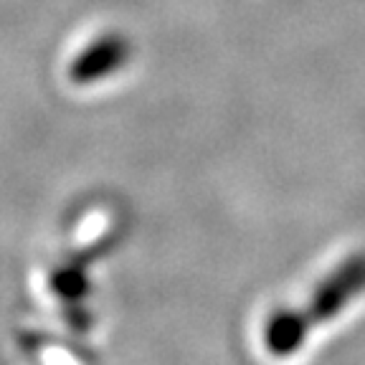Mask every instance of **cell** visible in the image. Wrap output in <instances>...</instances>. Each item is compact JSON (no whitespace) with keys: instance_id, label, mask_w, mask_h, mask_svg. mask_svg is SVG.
<instances>
[{"instance_id":"cell-1","label":"cell","mask_w":365,"mask_h":365,"mask_svg":"<svg viewBox=\"0 0 365 365\" xmlns=\"http://www.w3.org/2000/svg\"><path fill=\"white\" fill-rule=\"evenodd\" d=\"M132 56V43L122 34H104L94 43H89L68 66V79L76 86L97 84L99 79H107L114 71L127 66Z\"/></svg>"}]
</instances>
